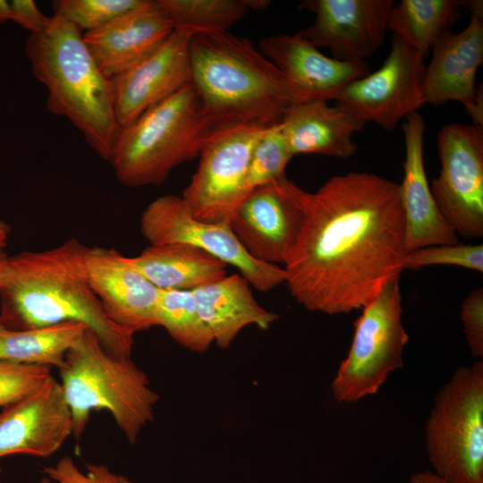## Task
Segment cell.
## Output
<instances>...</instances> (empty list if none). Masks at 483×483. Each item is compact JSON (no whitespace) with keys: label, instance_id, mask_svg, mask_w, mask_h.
<instances>
[{"label":"cell","instance_id":"6da1fadb","mask_svg":"<svg viewBox=\"0 0 483 483\" xmlns=\"http://www.w3.org/2000/svg\"><path fill=\"white\" fill-rule=\"evenodd\" d=\"M302 223L284 263L285 283L306 309L345 314L367 306L401 275L405 221L399 183L369 173L299 187Z\"/></svg>","mask_w":483,"mask_h":483},{"label":"cell","instance_id":"7a4b0ae2","mask_svg":"<svg viewBox=\"0 0 483 483\" xmlns=\"http://www.w3.org/2000/svg\"><path fill=\"white\" fill-rule=\"evenodd\" d=\"M87 246L70 239L7 257L0 274V326L12 330L80 322L113 355L130 358L134 334L112 322L91 289Z\"/></svg>","mask_w":483,"mask_h":483},{"label":"cell","instance_id":"3957f363","mask_svg":"<svg viewBox=\"0 0 483 483\" xmlns=\"http://www.w3.org/2000/svg\"><path fill=\"white\" fill-rule=\"evenodd\" d=\"M191 85L209 133L228 127L282 123L297 98L275 65L248 38L198 32L190 41Z\"/></svg>","mask_w":483,"mask_h":483},{"label":"cell","instance_id":"277c9868","mask_svg":"<svg viewBox=\"0 0 483 483\" xmlns=\"http://www.w3.org/2000/svg\"><path fill=\"white\" fill-rule=\"evenodd\" d=\"M25 49L33 75L47 89L48 110L67 118L109 161L121 129L113 80L97 64L83 32L53 15L41 31L30 35Z\"/></svg>","mask_w":483,"mask_h":483},{"label":"cell","instance_id":"5b68a950","mask_svg":"<svg viewBox=\"0 0 483 483\" xmlns=\"http://www.w3.org/2000/svg\"><path fill=\"white\" fill-rule=\"evenodd\" d=\"M59 369L75 437L84 432L92 411H108L130 444L154 419L159 400L147 374L130 358L110 353L87 328L68 351Z\"/></svg>","mask_w":483,"mask_h":483},{"label":"cell","instance_id":"8992f818","mask_svg":"<svg viewBox=\"0 0 483 483\" xmlns=\"http://www.w3.org/2000/svg\"><path fill=\"white\" fill-rule=\"evenodd\" d=\"M208 134L190 84L121 128L109 162L125 186L157 185L176 166L199 156Z\"/></svg>","mask_w":483,"mask_h":483},{"label":"cell","instance_id":"52a82bcc","mask_svg":"<svg viewBox=\"0 0 483 483\" xmlns=\"http://www.w3.org/2000/svg\"><path fill=\"white\" fill-rule=\"evenodd\" d=\"M436 474L450 483H483V361L458 367L436 393L425 426Z\"/></svg>","mask_w":483,"mask_h":483},{"label":"cell","instance_id":"ba28073f","mask_svg":"<svg viewBox=\"0 0 483 483\" xmlns=\"http://www.w3.org/2000/svg\"><path fill=\"white\" fill-rule=\"evenodd\" d=\"M400 276L392 277L356 319L350 350L331 384L335 401L351 403L374 395L402 368L409 335L402 324Z\"/></svg>","mask_w":483,"mask_h":483},{"label":"cell","instance_id":"9c48e42d","mask_svg":"<svg viewBox=\"0 0 483 483\" xmlns=\"http://www.w3.org/2000/svg\"><path fill=\"white\" fill-rule=\"evenodd\" d=\"M140 232L150 245L185 243L199 248L240 271L258 292L285 283L283 267L253 258L233 233L229 220L206 222L192 216L182 196L164 195L140 216Z\"/></svg>","mask_w":483,"mask_h":483},{"label":"cell","instance_id":"30bf717a","mask_svg":"<svg viewBox=\"0 0 483 483\" xmlns=\"http://www.w3.org/2000/svg\"><path fill=\"white\" fill-rule=\"evenodd\" d=\"M265 129L239 125L208 135L197 170L182 195L193 217L213 223L229 220L247 195L250 156Z\"/></svg>","mask_w":483,"mask_h":483},{"label":"cell","instance_id":"8fae6325","mask_svg":"<svg viewBox=\"0 0 483 483\" xmlns=\"http://www.w3.org/2000/svg\"><path fill=\"white\" fill-rule=\"evenodd\" d=\"M441 164L431 192L436 204L457 234L483 236V128L451 123L436 136Z\"/></svg>","mask_w":483,"mask_h":483},{"label":"cell","instance_id":"7c38bea8","mask_svg":"<svg viewBox=\"0 0 483 483\" xmlns=\"http://www.w3.org/2000/svg\"><path fill=\"white\" fill-rule=\"evenodd\" d=\"M424 58L393 36L389 55L382 66L350 82L335 101L363 123L373 122L392 130L425 105Z\"/></svg>","mask_w":483,"mask_h":483},{"label":"cell","instance_id":"4fadbf2b","mask_svg":"<svg viewBox=\"0 0 483 483\" xmlns=\"http://www.w3.org/2000/svg\"><path fill=\"white\" fill-rule=\"evenodd\" d=\"M298 191L285 175L251 190L232 213L230 227L253 258L284 265L302 223Z\"/></svg>","mask_w":483,"mask_h":483},{"label":"cell","instance_id":"5bb4252c","mask_svg":"<svg viewBox=\"0 0 483 483\" xmlns=\"http://www.w3.org/2000/svg\"><path fill=\"white\" fill-rule=\"evenodd\" d=\"M393 0H304L314 21L299 33L344 62H364L382 45Z\"/></svg>","mask_w":483,"mask_h":483},{"label":"cell","instance_id":"9a60e30c","mask_svg":"<svg viewBox=\"0 0 483 483\" xmlns=\"http://www.w3.org/2000/svg\"><path fill=\"white\" fill-rule=\"evenodd\" d=\"M431 51L423 77L425 104L458 101L473 125L483 128L482 89L475 87L476 73L483 63V13H472L468 26L458 33L445 31Z\"/></svg>","mask_w":483,"mask_h":483},{"label":"cell","instance_id":"2e32d148","mask_svg":"<svg viewBox=\"0 0 483 483\" xmlns=\"http://www.w3.org/2000/svg\"><path fill=\"white\" fill-rule=\"evenodd\" d=\"M196 33L175 28L157 49L112 79L121 128L191 84L190 41Z\"/></svg>","mask_w":483,"mask_h":483},{"label":"cell","instance_id":"e0dca14e","mask_svg":"<svg viewBox=\"0 0 483 483\" xmlns=\"http://www.w3.org/2000/svg\"><path fill=\"white\" fill-rule=\"evenodd\" d=\"M87 276L106 317L133 334L159 326L157 301L160 289L113 248H88Z\"/></svg>","mask_w":483,"mask_h":483},{"label":"cell","instance_id":"ac0fdd59","mask_svg":"<svg viewBox=\"0 0 483 483\" xmlns=\"http://www.w3.org/2000/svg\"><path fill=\"white\" fill-rule=\"evenodd\" d=\"M70 407L53 377L38 391L5 407L0 414V458L23 453L54 454L72 434Z\"/></svg>","mask_w":483,"mask_h":483},{"label":"cell","instance_id":"d6986e66","mask_svg":"<svg viewBox=\"0 0 483 483\" xmlns=\"http://www.w3.org/2000/svg\"><path fill=\"white\" fill-rule=\"evenodd\" d=\"M259 51L283 74L298 103L335 100L346 85L369 73L365 61L326 56L299 32L263 38Z\"/></svg>","mask_w":483,"mask_h":483},{"label":"cell","instance_id":"ffe728a7","mask_svg":"<svg viewBox=\"0 0 483 483\" xmlns=\"http://www.w3.org/2000/svg\"><path fill=\"white\" fill-rule=\"evenodd\" d=\"M405 143L403 179L399 183L405 221V249L411 250L458 243V234L440 213L428 182L424 165L423 116L415 112L402 126Z\"/></svg>","mask_w":483,"mask_h":483},{"label":"cell","instance_id":"44dd1931","mask_svg":"<svg viewBox=\"0 0 483 483\" xmlns=\"http://www.w3.org/2000/svg\"><path fill=\"white\" fill-rule=\"evenodd\" d=\"M175 27L157 1L145 3L92 31L83 40L100 70L110 79L157 49Z\"/></svg>","mask_w":483,"mask_h":483},{"label":"cell","instance_id":"7402d4cb","mask_svg":"<svg viewBox=\"0 0 483 483\" xmlns=\"http://www.w3.org/2000/svg\"><path fill=\"white\" fill-rule=\"evenodd\" d=\"M281 126L292 156L318 154L347 159L357 151L353 136L365 123L340 105L313 100L293 105Z\"/></svg>","mask_w":483,"mask_h":483},{"label":"cell","instance_id":"603a6c76","mask_svg":"<svg viewBox=\"0 0 483 483\" xmlns=\"http://www.w3.org/2000/svg\"><path fill=\"white\" fill-rule=\"evenodd\" d=\"M250 285L234 274L191 291L202 321L221 349H227L247 326L264 330L278 319L258 304Z\"/></svg>","mask_w":483,"mask_h":483},{"label":"cell","instance_id":"cb8c5ba5","mask_svg":"<svg viewBox=\"0 0 483 483\" xmlns=\"http://www.w3.org/2000/svg\"><path fill=\"white\" fill-rule=\"evenodd\" d=\"M130 261L161 290L192 291L227 275L225 262L185 243L150 245Z\"/></svg>","mask_w":483,"mask_h":483},{"label":"cell","instance_id":"d4e9b609","mask_svg":"<svg viewBox=\"0 0 483 483\" xmlns=\"http://www.w3.org/2000/svg\"><path fill=\"white\" fill-rule=\"evenodd\" d=\"M88 327L80 322L12 330L0 326V361L60 369Z\"/></svg>","mask_w":483,"mask_h":483},{"label":"cell","instance_id":"484cf974","mask_svg":"<svg viewBox=\"0 0 483 483\" xmlns=\"http://www.w3.org/2000/svg\"><path fill=\"white\" fill-rule=\"evenodd\" d=\"M462 5L459 0H402L391 10L388 30L426 57Z\"/></svg>","mask_w":483,"mask_h":483},{"label":"cell","instance_id":"4316f807","mask_svg":"<svg viewBox=\"0 0 483 483\" xmlns=\"http://www.w3.org/2000/svg\"><path fill=\"white\" fill-rule=\"evenodd\" d=\"M265 0H157L175 28L197 32L228 31L250 10L266 8Z\"/></svg>","mask_w":483,"mask_h":483},{"label":"cell","instance_id":"83f0119b","mask_svg":"<svg viewBox=\"0 0 483 483\" xmlns=\"http://www.w3.org/2000/svg\"><path fill=\"white\" fill-rule=\"evenodd\" d=\"M157 320L159 326L189 351L204 352L214 343L199 314L191 291L160 289Z\"/></svg>","mask_w":483,"mask_h":483},{"label":"cell","instance_id":"f1b7e54d","mask_svg":"<svg viewBox=\"0 0 483 483\" xmlns=\"http://www.w3.org/2000/svg\"><path fill=\"white\" fill-rule=\"evenodd\" d=\"M292 157L281 123L265 129L250 156L245 183L247 194L258 186L285 176L286 166Z\"/></svg>","mask_w":483,"mask_h":483},{"label":"cell","instance_id":"f546056e","mask_svg":"<svg viewBox=\"0 0 483 483\" xmlns=\"http://www.w3.org/2000/svg\"><path fill=\"white\" fill-rule=\"evenodd\" d=\"M146 0H56L54 15L63 18L81 32L92 31L135 9Z\"/></svg>","mask_w":483,"mask_h":483},{"label":"cell","instance_id":"4dcf8cb0","mask_svg":"<svg viewBox=\"0 0 483 483\" xmlns=\"http://www.w3.org/2000/svg\"><path fill=\"white\" fill-rule=\"evenodd\" d=\"M450 265L483 272L482 244H443L419 248L407 252L402 270L427 266Z\"/></svg>","mask_w":483,"mask_h":483},{"label":"cell","instance_id":"1f68e13d","mask_svg":"<svg viewBox=\"0 0 483 483\" xmlns=\"http://www.w3.org/2000/svg\"><path fill=\"white\" fill-rule=\"evenodd\" d=\"M46 366L0 361V407H7L42 387L51 376Z\"/></svg>","mask_w":483,"mask_h":483},{"label":"cell","instance_id":"d6a6232c","mask_svg":"<svg viewBox=\"0 0 483 483\" xmlns=\"http://www.w3.org/2000/svg\"><path fill=\"white\" fill-rule=\"evenodd\" d=\"M43 472L45 476L38 483H132L104 463H87L82 470L71 456H64L45 467Z\"/></svg>","mask_w":483,"mask_h":483},{"label":"cell","instance_id":"836d02e7","mask_svg":"<svg viewBox=\"0 0 483 483\" xmlns=\"http://www.w3.org/2000/svg\"><path fill=\"white\" fill-rule=\"evenodd\" d=\"M461 319L470 352L477 360L483 359V289L478 287L463 300Z\"/></svg>","mask_w":483,"mask_h":483},{"label":"cell","instance_id":"e575fe53","mask_svg":"<svg viewBox=\"0 0 483 483\" xmlns=\"http://www.w3.org/2000/svg\"><path fill=\"white\" fill-rule=\"evenodd\" d=\"M11 5V20L34 34L41 31L48 23L46 16L32 0H13Z\"/></svg>","mask_w":483,"mask_h":483},{"label":"cell","instance_id":"d590c367","mask_svg":"<svg viewBox=\"0 0 483 483\" xmlns=\"http://www.w3.org/2000/svg\"><path fill=\"white\" fill-rule=\"evenodd\" d=\"M407 483H450L434 471L423 470L413 473Z\"/></svg>","mask_w":483,"mask_h":483},{"label":"cell","instance_id":"8d00e7d4","mask_svg":"<svg viewBox=\"0 0 483 483\" xmlns=\"http://www.w3.org/2000/svg\"><path fill=\"white\" fill-rule=\"evenodd\" d=\"M11 5L10 3L4 0H0V23L11 20Z\"/></svg>","mask_w":483,"mask_h":483},{"label":"cell","instance_id":"74e56055","mask_svg":"<svg viewBox=\"0 0 483 483\" xmlns=\"http://www.w3.org/2000/svg\"><path fill=\"white\" fill-rule=\"evenodd\" d=\"M10 227L4 222L0 220V251L6 246Z\"/></svg>","mask_w":483,"mask_h":483},{"label":"cell","instance_id":"f35d334b","mask_svg":"<svg viewBox=\"0 0 483 483\" xmlns=\"http://www.w3.org/2000/svg\"><path fill=\"white\" fill-rule=\"evenodd\" d=\"M7 257L8 256L6 254L0 251V274L4 267Z\"/></svg>","mask_w":483,"mask_h":483},{"label":"cell","instance_id":"ab89813d","mask_svg":"<svg viewBox=\"0 0 483 483\" xmlns=\"http://www.w3.org/2000/svg\"><path fill=\"white\" fill-rule=\"evenodd\" d=\"M0 472H1V469H0ZM0 483H2L1 480H0Z\"/></svg>","mask_w":483,"mask_h":483}]
</instances>
